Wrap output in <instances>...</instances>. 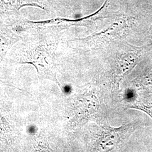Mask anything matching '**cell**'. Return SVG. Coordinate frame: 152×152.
<instances>
[{"instance_id": "1", "label": "cell", "mask_w": 152, "mask_h": 152, "mask_svg": "<svg viewBox=\"0 0 152 152\" xmlns=\"http://www.w3.org/2000/svg\"><path fill=\"white\" fill-rule=\"evenodd\" d=\"M150 22H152V10H135L127 14L118 12L112 16L108 26L99 32L75 41L82 46L99 48L125 38L134 28L146 32Z\"/></svg>"}, {"instance_id": "2", "label": "cell", "mask_w": 152, "mask_h": 152, "mask_svg": "<svg viewBox=\"0 0 152 152\" xmlns=\"http://www.w3.org/2000/svg\"><path fill=\"white\" fill-rule=\"evenodd\" d=\"M152 50V43L139 47L129 44L121 45L115 53L111 73L114 83L118 84L136 66L142 56Z\"/></svg>"}, {"instance_id": "3", "label": "cell", "mask_w": 152, "mask_h": 152, "mask_svg": "<svg viewBox=\"0 0 152 152\" xmlns=\"http://www.w3.org/2000/svg\"><path fill=\"white\" fill-rule=\"evenodd\" d=\"M137 128L136 124L112 127L108 125L100 127L94 143V149L98 152H109L122 146Z\"/></svg>"}, {"instance_id": "4", "label": "cell", "mask_w": 152, "mask_h": 152, "mask_svg": "<svg viewBox=\"0 0 152 152\" xmlns=\"http://www.w3.org/2000/svg\"><path fill=\"white\" fill-rule=\"evenodd\" d=\"M27 6L51 11L54 5L50 0H0V18L19 15L20 9Z\"/></svg>"}, {"instance_id": "5", "label": "cell", "mask_w": 152, "mask_h": 152, "mask_svg": "<svg viewBox=\"0 0 152 152\" xmlns=\"http://www.w3.org/2000/svg\"><path fill=\"white\" fill-rule=\"evenodd\" d=\"M99 107V102L95 96L88 93L82 94L76 102L75 118L73 122L78 125L90 120L97 112Z\"/></svg>"}, {"instance_id": "6", "label": "cell", "mask_w": 152, "mask_h": 152, "mask_svg": "<svg viewBox=\"0 0 152 152\" xmlns=\"http://www.w3.org/2000/svg\"><path fill=\"white\" fill-rule=\"evenodd\" d=\"M23 37L15 32L11 27L0 18V64L8 51ZM0 82H2L0 80Z\"/></svg>"}, {"instance_id": "7", "label": "cell", "mask_w": 152, "mask_h": 152, "mask_svg": "<svg viewBox=\"0 0 152 152\" xmlns=\"http://www.w3.org/2000/svg\"><path fill=\"white\" fill-rule=\"evenodd\" d=\"M127 107L141 110L152 118V90L137 88L136 96Z\"/></svg>"}, {"instance_id": "8", "label": "cell", "mask_w": 152, "mask_h": 152, "mask_svg": "<svg viewBox=\"0 0 152 152\" xmlns=\"http://www.w3.org/2000/svg\"><path fill=\"white\" fill-rule=\"evenodd\" d=\"M134 86L140 88L152 90V64L142 65L133 81Z\"/></svg>"}, {"instance_id": "9", "label": "cell", "mask_w": 152, "mask_h": 152, "mask_svg": "<svg viewBox=\"0 0 152 152\" xmlns=\"http://www.w3.org/2000/svg\"><path fill=\"white\" fill-rule=\"evenodd\" d=\"M34 147L36 151H53L49 146L46 136L44 132L41 133L36 139Z\"/></svg>"}, {"instance_id": "10", "label": "cell", "mask_w": 152, "mask_h": 152, "mask_svg": "<svg viewBox=\"0 0 152 152\" xmlns=\"http://www.w3.org/2000/svg\"><path fill=\"white\" fill-rule=\"evenodd\" d=\"M0 131L3 135L4 139L7 140L9 137V134L11 131L10 126L9 122L6 120L5 117L0 112Z\"/></svg>"}, {"instance_id": "11", "label": "cell", "mask_w": 152, "mask_h": 152, "mask_svg": "<svg viewBox=\"0 0 152 152\" xmlns=\"http://www.w3.org/2000/svg\"><path fill=\"white\" fill-rule=\"evenodd\" d=\"M145 36H147L148 38H150L152 41V22L147 32L145 33Z\"/></svg>"}, {"instance_id": "12", "label": "cell", "mask_w": 152, "mask_h": 152, "mask_svg": "<svg viewBox=\"0 0 152 152\" xmlns=\"http://www.w3.org/2000/svg\"><path fill=\"white\" fill-rule=\"evenodd\" d=\"M119 1H124V0H119Z\"/></svg>"}, {"instance_id": "13", "label": "cell", "mask_w": 152, "mask_h": 152, "mask_svg": "<svg viewBox=\"0 0 152 152\" xmlns=\"http://www.w3.org/2000/svg\"></svg>"}]
</instances>
